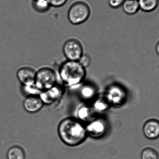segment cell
<instances>
[{
  "mask_svg": "<svg viewBox=\"0 0 159 159\" xmlns=\"http://www.w3.org/2000/svg\"><path fill=\"white\" fill-rule=\"evenodd\" d=\"M58 133L61 141L70 147L79 145L88 136L86 127L80 120L73 118L61 120L58 127Z\"/></svg>",
  "mask_w": 159,
  "mask_h": 159,
  "instance_id": "obj_1",
  "label": "cell"
},
{
  "mask_svg": "<svg viewBox=\"0 0 159 159\" xmlns=\"http://www.w3.org/2000/svg\"><path fill=\"white\" fill-rule=\"evenodd\" d=\"M59 75L62 82L68 87L79 85L86 75V68L77 61L67 60L61 65Z\"/></svg>",
  "mask_w": 159,
  "mask_h": 159,
  "instance_id": "obj_2",
  "label": "cell"
},
{
  "mask_svg": "<svg viewBox=\"0 0 159 159\" xmlns=\"http://www.w3.org/2000/svg\"><path fill=\"white\" fill-rule=\"evenodd\" d=\"M91 14V9L88 3L83 1H77L70 6L67 16L71 24L77 25L87 21Z\"/></svg>",
  "mask_w": 159,
  "mask_h": 159,
  "instance_id": "obj_3",
  "label": "cell"
},
{
  "mask_svg": "<svg viewBox=\"0 0 159 159\" xmlns=\"http://www.w3.org/2000/svg\"><path fill=\"white\" fill-rule=\"evenodd\" d=\"M57 74L52 68L43 67L36 72L34 85L40 91L52 87L57 85Z\"/></svg>",
  "mask_w": 159,
  "mask_h": 159,
  "instance_id": "obj_4",
  "label": "cell"
},
{
  "mask_svg": "<svg viewBox=\"0 0 159 159\" xmlns=\"http://www.w3.org/2000/svg\"><path fill=\"white\" fill-rule=\"evenodd\" d=\"M62 51L67 60L77 61L84 53L82 43L75 38H69L64 42Z\"/></svg>",
  "mask_w": 159,
  "mask_h": 159,
  "instance_id": "obj_5",
  "label": "cell"
},
{
  "mask_svg": "<svg viewBox=\"0 0 159 159\" xmlns=\"http://www.w3.org/2000/svg\"><path fill=\"white\" fill-rule=\"evenodd\" d=\"M86 129L88 135L94 139H98L105 134L107 130V124L103 119H94L90 121Z\"/></svg>",
  "mask_w": 159,
  "mask_h": 159,
  "instance_id": "obj_6",
  "label": "cell"
},
{
  "mask_svg": "<svg viewBox=\"0 0 159 159\" xmlns=\"http://www.w3.org/2000/svg\"><path fill=\"white\" fill-rule=\"evenodd\" d=\"M106 97L109 105L117 106L123 103L126 99V94L121 87L115 85L111 86L108 88Z\"/></svg>",
  "mask_w": 159,
  "mask_h": 159,
  "instance_id": "obj_7",
  "label": "cell"
},
{
  "mask_svg": "<svg viewBox=\"0 0 159 159\" xmlns=\"http://www.w3.org/2000/svg\"><path fill=\"white\" fill-rule=\"evenodd\" d=\"M63 93L62 88L59 85H56L48 89L42 91L39 96L44 104L48 105L59 100Z\"/></svg>",
  "mask_w": 159,
  "mask_h": 159,
  "instance_id": "obj_8",
  "label": "cell"
},
{
  "mask_svg": "<svg viewBox=\"0 0 159 159\" xmlns=\"http://www.w3.org/2000/svg\"><path fill=\"white\" fill-rule=\"evenodd\" d=\"M36 72L31 67H25L19 68L17 71L18 80L22 86H31L34 84Z\"/></svg>",
  "mask_w": 159,
  "mask_h": 159,
  "instance_id": "obj_9",
  "label": "cell"
},
{
  "mask_svg": "<svg viewBox=\"0 0 159 159\" xmlns=\"http://www.w3.org/2000/svg\"><path fill=\"white\" fill-rule=\"evenodd\" d=\"M43 105V103L38 96H27L23 102L24 110L30 114L39 112Z\"/></svg>",
  "mask_w": 159,
  "mask_h": 159,
  "instance_id": "obj_10",
  "label": "cell"
},
{
  "mask_svg": "<svg viewBox=\"0 0 159 159\" xmlns=\"http://www.w3.org/2000/svg\"><path fill=\"white\" fill-rule=\"evenodd\" d=\"M143 132L148 139L155 140L159 138V121L155 119L148 120L143 128Z\"/></svg>",
  "mask_w": 159,
  "mask_h": 159,
  "instance_id": "obj_11",
  "label": "cell"
},
{
  "mask_svg": "<svg viewBox=\"0 0 159 159\" xmlns=\"http://www.w3.org/2000/svg\"><path fill=\"white\" fill-rule=\"evenodd\" d=\"M122 7L123 11L129 15H135L140 9L138 0H125Z\"/></svg>",
  "mask_w": 159,
  "mask_h": 159,
  "instance_id": "obj_12",
  "label": "cell"
},
{
  "mask_svg": "<svg viewBox=\"0 0 159 159\" xmlns=\"http://www.w3.org/2000/svg\"><path fill=\"white\" fill-rule=\"evenodd\" d=\"M25 151L18 146H14L10 147L7 152V159H25Z\"/></svg>",
  "mask_w": 159,
  "mask_h": 159,
  "instance_id": "obj_13",
  "label": "cell"
},
{
  "mask_svg": "<svg viewBox=\"0 0 159 159\" xmlns=\"http://www.w3.org/2000/svg\"><path fill=\"white\" fill-rule=\"evenodd\" d=\"M140 9L144 12H151L158 6L159 0H138Z\"/></svg>",
  "mask_w": 159,
  "mask_h": 159,
  "instance_id": "obj_14",
  "label": "cell"
},
{
  "mask_svg": "<svg viewBox=\"0 0 159 159\" xmlns=\"http://www.w3.org/2000/svg\"><path fill=\"white\" fill-rule=\"evenodd\" d=\"M32 5L36 12L41 14L46 13L51 7L48 0H33Z\"/></svg>",
  "mask_w": 159,
  "mask_h": 159,
  "instance_id": "obj_15",
  "label": "cell"
},
{
  "mask_svg": "<svg viewBox=\"0 0 159 159\" xmlns=\"http://www.w3.org/2000/svg\"><path fill=\"white\" fill-rule=\"evenodd\" d=\"M80 94L83 99L90 100L95 96L96 94V90L92 85H85L81 88Z\"/></svg>",
  "mask_w": 159,
  "mask_h": 159,
  "instance_id": "obj_16",
  "label": "cell"
},
{
  "mask_svg": "<svg viewBox=\"0 0 159 159\" xmlns=\"http://www.w3.org/2000/svg\"><path fill=\"white\" fill-rule=\"evenodd\" d=\"M141 159H159V155L154 148L148 147L142 151Z\"/></svg>",
  "mask_w": 159,
  "mask_h": 159,
  "instance_id": "obj_17",
  "label": "cell"
},
{
  "mask_svg": "<svg viewBox=\"0 0 159 159\" xmlns=\"http://www.w3.org/2000/svg\"><path fill=\"white\" fill-rule=\"evenodd\" d=\"M22 91L26 97L38 95L39 96L42 92L35 87L34 84L31 86H22Z\"/></svg>",
  "mask_w": 159,
  "mask_h": 159,
  "instance_id": "obj_18",
  "label": "cell"
},
{
  "mask_svg": "<svg viewBox=\"0 0 159 159\" xmlns=\"http://www.w3.org/2000/svg\"><path fill=\"white\" fill-rule=\"evenodd\" d=\"M92 110L88 106H83L79 108L78 111L79 120H86L89 119L91 116Z\"/></svg>",
  "mask_w": 159,
  "mask_h": 159,
  "instance_id": "obj_19",
  "label": "cell"
},
{
  "mask_svg": "<svg viewBox=\"0 0 159 159\" xmlns=\"http://www.w3.org/2000/svg\"><path fill=\"white\" fill-rule=\"evenodd\" d=\"M91 61L90 56L87 53H84L78 61L83 67L86 68L89 66L91 63Z\"/></svg>",
  "mask_w": 159,
  "mask_h": 159,
  "instance_id": "obj_20",
  "label": "cell"
},
{
  "mask_svg": "<svg viewBox=\"0 0 159 159\" xmlns=\"http://www.w3.org/2000/svg\"><path fill=\"white\" fill-rule=\"evenodd\" d=\"M109 104L107 101H103L102 100H99L96 101L94 105L95 108L99 111H103L106 110L108 107Z\"/></svg>",
  "mask_w": 159,
  "mask_h": 159,
  "instance_id": "obj_21",
  "label": "cell"
},
{
  "mask_svg": "<svg viewBox=\"0 0 159 159\" xmlns=\"http://www.w3.org/2000/svg\"><path fill=\"white\" fill-rule=\"evenodd\" d=\"M125 0H107L108 5L111 8L116 9L122 6Z\"/></svg>",
  "mask_w": 159,
  "mask_h": 159,
  "instance_id": "obj_22",
  "label": "cell"
},
{
  "mask_svg": "<svg viewBox=\"0 0 159 159\" xmlns=\"http://www.w3.org/2000/svg\"><path fill=\"white\" fill-rule=\"evenodd\" d=\"M51 7H59L65 5L68 0H48Z\"/></svg>",
  "mask_w": 159,
  "mask_h": 159,
  "instance_id": "obj_23",
  "label": "cell"
},
{
  "mask_svg": "<svg viewBox=\"0 0 159 159\" xmlns=\"http://www.w3.org/2000/svg\"><path fill=\"white\" fill-rule=\"evenodd\" d=\"M156 51L157 53L159 56V41L157 44V46H156Z\"/></svg>",
  "mask_w": 159,
  "mask_h": 159,
  "instance_id": "obj_24",
  "label": "cell"
}]
</instances>
